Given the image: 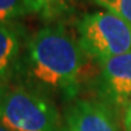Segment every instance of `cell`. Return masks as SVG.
Wrapping results in <instances>:
<instances>
[{
    "label": "cell",
    "instance_id": "1",
    "mask_svg": "<svg viewBox=\"0 0 131 131\" xmlns=\"http://www.w3.org/2000/svg\"><path fill=\"white\" fill-rule=\"evenodd\" d=\"M86 58L62 25H47L27 40L15 82L72 101L80 93Z\"/></svg>",
    "mask_w": 131,
    "mask_h": 131
},
{
    "label": "cell",
    "instance_id": "2",
    "mask_svg": "<svg viewBox=\"0 0 131 131\" xmlns=\"http://www.w3.org/2000/svg\"><path fill=\"white\" fill-rule=\"evenodd\" d=\"M0 125L9 131H61L52 98L19 82L0 88Z\"/></svg>",
    "mask_w": 131,
    "mask_h": 131
},
{
    "label": "cell",
    "instance_id": "3",
    "mask_svg": "<svg viewBox=\"0 0 131 131\" xmlns=\"http://www.w3.org/2000/svg\"><path fill=\"white\" fill-rule=\"evenodd\" d=\"M77 32L83 54L98 62L131 50V25L110 12L85 15Z\"/></svg>",
    "mask_w": 131,
    "mask_h": 131
},
{
    "label": "cell",
    "instance_id": "4",
    "mask_svg": "<svg viewBox=\"0 0 131 131\" xmlns=\"http://www.w3.org/2000/svg\"><path fill=\"white\" fill-rule=\"evenodd\" d=\"M95 93L121 117L131 102V50L99 62Z\"/></svg>",
    "mask_w": 131,
    "mask_h": 131
},
{
    "label": "cell",
    "instance_id": "5",
    "mask_svg": "<svg viewBox=\"0 0 131 131\" xmlns=\"http://www.w3.org/2000/svg\"><path fill=\"white\" fill-rule=\"evenodd\" d=\"M121 115L99 99H75L66 109L61 131H122Z\"/></svg>",
    "mask_w": 131,
    "mask_h": 131
},
{
    "label": "cell",
    "instance_id": "6",
    "mask_svg": "<svg viewBox=\"0 0 131 131\" xmlns=\"http://www.w3.org/2000/svg\"><path fill=\"white\" fill-rule=\"evenodd\" d=\"M25 42L19 24H0V88L16 78Z\"/></svg>",
    "mask_w": 131,
    "mask_h": 131
},
{
    "label": "cell",
    "instance_id": "7",
    "mask_svg": "<svg viewBox=\"0 0 131 131\" xmlns=\"http://www.w3.org/2000/svg\"><path fill=\"white\" fill-rule=\"evenodd\" d=\"M27 13L36 15L42 20H54L73 8L75 0H24Z\"/></svg>",
    "mask_w": 131,
    "mask_h": 131
},
{
    "label": "cell",
    "instance_id": "8",
    "mask_svg": "<svg viewBox=\"0 0 131 131\" xmlns=\"http://www.w3.org/2000/svg\"><path fill=\"white\" fill-rule=\"evenodd\" d=\"M27 15L24 0H0V24H11Z\"/></svg>",
    "mask_w": 131,
    "mask_h": 131
},
{
    "label": "cell",
    "instance_id": "9",
    "mask_svg": "<svg viewBox=\"0 0 131 131\" xmlns=\"http://www.w3.org/2000/svg\"><path fill=\"white\" fill-rule=\"evenodd\" d=\"M91 2L131 25V0H91Z\"/></svg>",
    "mask_w": 131,
    "mask_h": 131
},
{
    "label": "cell",
    "instance_id": "10",
    "mask_svg": "<svg viewBox=\"0 0 131 131\" xmlns=\"http://www.w3.org/2000/svg\"><path fill=\"white\" fill-rule=\"evenodd\" d=\"M122 125L123 131H131V102L122 115Z\"/></svg>",
    "mask_w": 131,
    "mask_h": 131
},
{
    "label": "cell",
    "instance_id": "11",
    "mask_svg": "<svg viewBox=\"0 0 131 131\" xmlns=\"http://www.w3.org/2000/svg\"><path fill=\"white\" fill-rule=\"evenodd\" d=\"M0 131H9L8 128H5L4 126H2V125H0Z\"/></svg>",
    "mask_w": 131,
    "mask_h": 131
}]
</instances>
